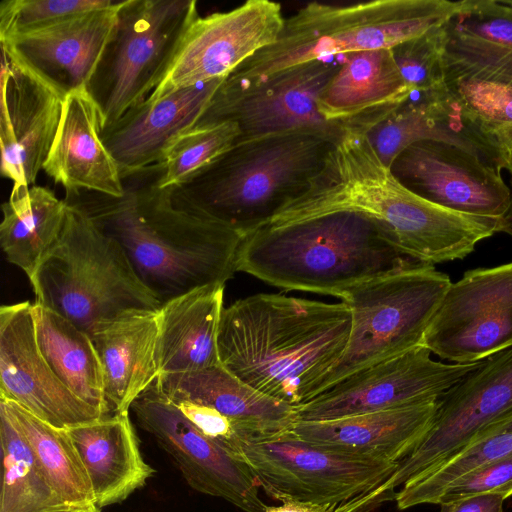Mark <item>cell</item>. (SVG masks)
<instances>
[{
    "label": "cell",
    "instance_id": "29",
    "mask_svg": "<svg viewBox=\"0 0 512 512\" xmlns=\"http://www.w3.org/2000/svg\"><path fill=\"white\" fill-rule=\"evenodd\" d=\"M66 431L88 473L99 509L123 502L154 475L141 455L129 412L106 415Z\"/></svg>",
    "mask_w": 512,
    "mask_h": 512
},
{
    "label": "cell",
    "instance_id": "35",
    "mask_svg": "<svg viewBox=\"0 0 512 512\" xmlns=\"http://www.w3.org/2000/svg\"><path fill=\"white\" fill-rule=\"evenodd\" d=\"M2 486L0 512H48L66 506L26 440L0 408Z\"/></svg>",
    "mask_w": 512,
    "mask_h": 512
},
{
    "label": "cell",
    "instance_id": "42",
    "mask_svg": "<svg viewBox=\"0 0 512 512\" xmlns=\"http://www.w3.org/2000/svg\"><path fill=\"white\" fill-rule=\"evenodd\" d=\"M505 498L499 494L487 493L457 501L452 512H504Z\"/></svg>",
    "mask_w": 512,
    "mask_h": 512
},
{
    "label": "cell",
    "instance_id": "17",
    "mask_svg": "<svg viewBox=\"0 0 512 512\" xmlns=\"http://www.w3.org/2000/svg\"><path fill=\"white\" fill-rule=\"evenodd\" d=\"M390 168L409 190L452 211L501 218L510 206L501 170L447 142H416Z\"/></svg>",
    "mask_w": 512,
    "mask_h": 512
},
{
    "label": "cell",
    "instance_id": "27",
    "mask_svg": "<svg viewBox=\"0 0 512 512\" xmlns=\"http://www.w3.org/2000/svg\"><path fill=\"white\" fill-rule=\"evenodd\" d=\"M89 335L101 361L110 414L130 412L160 376L159 310L125 311L98 323Z\"/></svg>",
    "mask_w": 512,
    "mask_h": 512
},
{
    "label": "cell",
    "instance_id": "11",
    "mask_svg": "<svg viewBox=\"0 0 512 512\" xmlns=\"http://www.w3.org/2000/svg\"><path fill=\"white\" fill-rule=\"evenodd\" d=\"M339 65L312 61L254 87L220 85L194 126L234 123L240 133L236 144L296 134L337 142L344 131L324 119L317 101Z\"/></svg>",
    "mask_w": 512,
    "mask_h": 512
},
{
    "label": "cell",
    "instance_id": "48",
    "mask_svg": "<svg viewBox=\"0 0 512 512\" xmlns=\"http://www.w3.org/2000/svg\"><path fill=\"white\" fill-rule=\"evenodd\" d=\"M502 2L509 8L512 12V0H502Z\"/></svg>",
    "mask_w": 512,
    "mask_h": 512
},
{
    "label": "cell",
    "instance_id": "21",
    "mask_svg": "<svg viewBox=\"0 0 512 512\" xmlns=\"http://www.w3.org/2000/svg\"><path fill=\"white\" fill-rule=\"evenodd\" d=\"M511 409L512 347H509L482 360L438 399L434 421L418 446V454L427 464H440Z\"/></svg>",
    "mask_w": 512,
    "mask_h": 512
},
{
    "label": "cell",
    "instance_id": "30",
    "mask_svg": "<svg viewBox=\"0 0 512 512\" xmlns=\"http://www.w3.org/2000/svg\"><path fill=\"white\" fill-rule=\"evenodd\" d=\"M226 284L195 288L159 309L158 364L161 374L220 365L218 335Z\"/></svg>",
    "mask_w": 512,
    "mask_h": 512
},
{
    "label": "cell",
    "instance_id": "28",
    "mask_svg": "<svg viewBox=\"0 0 512 512\" xmlns=\"http://www.w3.org/2000/svg\"><path fill=\"white\" fill-rule=\"evenodd\" d=\"M156 386L168 399L218 411L234 423L242 441L290 431L297 422L296 407L257 391L221 364L196 372L161 374Z\"/></svg>",
    "mask_w": 512,
    "mask_h": 512
},
{
    "label": "cell",
    "instance_id": "32",
    "mask_svg": "<svg viewBox=\"0 0 512 512\" xmlns=\"http://www.w3.org/2000/svg\"><path fill=\"white\" fill-rule=\"evenodd\" d=\"M33 316L39 349L57 377L78 398L110 415L103 369L90 335L35 302Z\"/></svg>",
    "mask_w": 512,
    "mask_h": 512
},
{
    "label": "cell",
    "instance_id": "5",
    "mask_svg": "<svg viewBox=\"0 0 512 512\" xmlns=\"http://www.w3.org/2000/svg\"><path fill=\"white\" fill-rule=\"evenodd\" d=\"M449 0H374L351 5L311 2L285 18L277 40L222 82L250 88L275 75L334 55L392 49L441 25L461 5Z\"/></svg>",
    "mask_w": 512,
    "mask_h": 512
},
{
    "label": "cell",
    "instance_id": "26",
    "mask_svg": "<svg viewBox=\"0 0 512 512\" xmlns=\"http://www.w3.org/2000/svg\"><path fill=\"white\" fill-rule=\"evenodd\" d=\"M100 111L87 89L66 95L61 121L43 170L66 190L112 197L124 194L119 167L102 137Z\"/></svg>",
    "mask_w": 512,
    "mask_h": 512
},
{
    "label": "cell",
    "instance_id": "7",
    "mask_svg": "<svg viewBox=\"0 0 512 512\" xmlns=\"http://www.w3.org/2000/svg\"><path fill=\"white\" fill-rule=\"evenodd\" d=\"M60 236L30 283L35 303L83 331L134 309L161 303L138 278L122 248L77 205L67 202Z\"/></svg>",
    "mask_w": 512,
    "mask_h": 512
},
{
    "label": "cell",
    "instance_id": "44",
    "mask_svg": "<svg viewBox=\"0 0 512 512\" xmlns=\"http://www.w3.org/2000/svg\"><path fill=\"white\" fill-rule=\"evenodd\" d=\"M491 131L500 149L505 169L512 175V127H500Z\"/></svg>",
    "mask_w": 512,
    "mask_h": 512
},
{
    "label": "cell",
    "instance_id": "37",
    "mask_svg": "<svg viewBox=\"0 0 512 512\" xmlns=\"http://www.w3.org/2000/svg\"><path fill=\"white\" fill-rule=\"evenodd\" d=\"M112 0H3L0 39L42 29L93 11L115 6Z\"/></svg>",
    "mask_w": 512,
    "mask_h": 512
},
{
    "label": "cell",
    "instance_id": "47",
    "mask_svg": "<svg viewBox=\"0 0 512 512\" xmlns=\"http://www.w3.org/2000/svg\"><path fill=\"white\" fill-rule=\"evenodd\" d=\"M441 508H440V512H452L453 508H454V504H442L440 505Z\"/></svg>",
    "mask_w": 512,
    "mask_h": 512
},
{
    "label": "cell",
    "instance_id": "4",
    "mask_svg": "<svg viewBox=\"0 0 512 512\" xmlns=\"http://www.w3.org/2000/svg\"><path fill=\"white\" fill-rule=\"evenodd\" d=\"M414 262L384 223L340 211L267 224L245 235L237 271L281 289L340 298L355 285Z\"/></svg>",
    "mask_w": 512,
    "mask_h": 512
},
{
    "label": "cell",
    "instance_id": "16",
    "mask_svg": "<svg viewBox=\"0 0 512 512\" xmlns=\"http://www.w3.org/2000/svg\"><path fill=\"white\" fill-rule=\"evenodd\" d=\"M0 399L58 429L105 416L73 394L42 355L30 301L0 308Z\"/></svg>",
    "mask_w": 512,
    "mask_h": 512
},
{
    "label": "cell",
    "instance_id": "3",
    "mask_svg": "<svg viewBox=\"0 0 512 512\" xmlns=\"http://www.w3.org/2000/svg\"><path fill=\"white\" fill-rule=\"evenodd\" d=\"M340 211L384 223L407 257L432 266L464 259L486 234L484 217L444 208L405 187L367 135L355 131H344L305 190L267 224Z\"/></svg>",
    "mask_w": 512,
    "mask_h": 512
},
{
    "label": "cell",
    "instance_id": "39",
    "mask_svg": "<svg viewBox=\"0 0 512 512\" xmlns=\"http://www.w3.org/2000/svg\"><path fill=\"white\" fill-rule=\"evenodd\" d=\"M444 83L460 105L490 131L512 127V86L467 79Z\"/></svg>",
    "mask_w": 512,
    "mask_h": 512
},
{
    "label": "cell",
    "instance_id": "38",
    "mask_svg": "<svg viewBox=\"0 0 512 512\" xmlns=\"http://www.w3.org/2000/svg\"><path fill=\"white\" fill-rule=\"evenodd\" d=\"M391 50L402 77L413 92L444 84L440 25Z\"/></svg>",
    "mask_w": 512,
    "mask_h": 512
},
{
    "label": "cell",
    "instance_id": "8",
    "mask_svg": "<svg viewBox=\"0 0 512 512\" xmlns=\"http://www.w3.org/2000/svg\"><path fill=\"white\" fill-rule=\"evenodd\" d=\"M451 283L434 266L414 262L344 292L340 299L351 313L348 343L321 393L360 369L423 345Z\"/></svg>",
    "mask_w": 512,
    "mask_h": 512
},
{
    "label": "cell",
    "instance_id": "46",
    "mask_svg": "<svg viewBox=\"0 0 512 512\" xmlns=\"http://www.w3.org/2000/svg\"><path fill=\"white\" fill-rule=\"evenodd\" d=\"M48 512H100L96 505L91 506H66L60 509L51 510Z\"/></svg>",
    "mask_w": 512,
    "mask_h": 512
},
{
    "label": "cell",
    "instance_id": "34",
    "mask_svg": "<svg viewBox=\"0 0 512 512\" xmlns=\"http://www.w3.org/2000/svg\"><path fill=\"white\" fill-rule=\"evenodd\" d=\"M512 455V409L482 428L449 459L409 479L395 493L399 510L421 504H438L457 480Z\"/></svg>",
    "mask_w": 512,
    "mask_h": 512
},
{
    "label": "cell",
    "instance_id": "25",
    "mask_svg": "<svg viewBox=\"0 0 512 512\" xmlns=\"http://www.w3.org/2000/svg\"><path fill=\"white\" fill-rule=\"evenodd\" d=\"M438 400L326 421H297L301 439L356 457L398 464L432 426Z\"/></svg>",
    "mask_w": 512,
    "mask_h": 512
},
{
    "label": "cell",
    "instance_id": "31",
    "mask_svg": "<svg viewBox=\"0 0 512 512\" xmlns=\"http://www.w3.org/2000/svg\"><path fill=\"white\" fill-rule=\"evenodd\" d=\"M66 211L65 200L36 185L14 184L9 199L2 204L1 248L6 260L20 268L30 283L58 240Z\"/></svg>",
    "mask_w": 512,
    "mask_h": 512
},
{
    "label": "cell",
    "instance_id": "41",
    "mask_svg": "<svg viewBox=\"0 0 512 512\" xmlns=\"http://www.w3.org/2000/svg\"><path fill=\"white\" fill-rule=\"evenodd\" d=\"M168 400L177 407L200 432L237 457L238 447L242 440L236 426L231 420L213 408L201 404L183 399Z\"/></svg>",
    "mask_w": 512,
    "mask_h": 512
},
{
    "label": "cell",
    "instance_id": "19",
    "mask_svg": "<svg viewBox=\"0 0 512 512\" xmlns=\"http://www.w3.org/2000/svg\"><path fill=\"white\" fill-rule=\"evenodd\" d=\"M366 135L388 167L410 145L431 140L456 145L490 166L505 168L492 131L460 105L445 83L413 92L406 103Z\"/></svg>",
    "mask_w": 512,
    "mask_h": 512
},
{
    "label": "cell",
    "instance_id": "15",
    "mask_svg": "<svg viewBox=\"0 0 512 512\" xmlns=\"http://www.w3.org/2000/svg\"><path fill=\"white\" fill-rule=\"evenodd\" d=\"M281 5L248 0L226 11L198 16L185 32L168 69L149 95L226 78L255 53L273 44L284 25Z\"/></svg>",
    "mask_w": 512,
    "mask_h": 512
},
{
    "label": "cell",
    "instance_id": "43",
    "mask_svg": "<svg viewBox=\"0 0 512 512\" xmlns=\"http://www.w3.org/2000/svg\"><path fill=\"white\" fill-rule=\"evenodd\" d=\"M338 505L302 501H286L279 506H267L265 512H336Z\"/></svg>",
    "mask_w": 512,
    "mask_h": 512
},
{
    "label": "cell",
    "instance_id": "14",
    "mask_svg": "<svg viewBox=\"0 0 512 512\" xmlns=\"http://www.w3.org/2000/svg\"><path fill=\"white\" fill-rule=\"evenodd\" d=\"M140 428L172 458L188 485L244 512H265L260 484L247 463L200 432L157 388L131 405Z\"/></svg>",
    "mask_w": 512,
    "mask_h": 512
},
{
    "label": "cell",
    "instance_id": "45",
    "mask_svg": "<svg viewBox=\"0 0 512 512\" xmlns=\"http://www.w3.org/2000/svg\"><path fill=\"white\" fill-rule=\"evenodd\" d=\"M499 232L507 233L512 237V197L507 212L500 219Z\"/></svg>",
    "mask_w": 512,
    "mask_h": 512
},
{
    "label": "cell",
    "instance_id": "33",
    "mask_svg": "<svg viewBox=\"0 0 512 512\" xmlns=\"http://www.w3.org/2000/svg\"><path fill=\"white\" fill-rule=\"evenodd\" d=\"M0 408L28 443L61 500L70 506L95 505L88 473L66 429L43 422L12 401L0 399Z\"/></svg>",
    "mask_w": 512,
    "mask_h": 512
},
{
    "label": "cell",
    "instance_id": "22",
    "mask_svg": "<svg viewBox=\"0 0 512 512\" xmlns=\"http://www.w3.org/2000/svg\"><path fill=\"white\" fill-rule=\"evenodd\" d=\"M224 79L149 96L103 129V143L122 179L159 164L169 143L196 124Z\"/></svg>",
    "mask_w": 512,
    "mask_h": 512
},
{
    "label": "cell",
    "instance_id": "13",
    "mask_svg": "<svg viewBox=\"0 0 512 512\" xmlns=\"http://www.w3.org/2000/svg\"><path fill=\"white\" fill-rule=\"evenodd\" d=\"M424 345L360 369L297 407V421H326L438 400L480 363L445 364Z\"/></svg>",
    "mask_w": 512,
    "mask_h": 512
},
{
    "label": "cell",
    "instance_id": "6",
    "mask_svg": "<svg viewBox=\"0 0 512 512\" xmlns=\"http://www.w3.org/2000/svg\"><path fill=\"white\" fill-rule=\"evenodd\" d=\"M336 142L296 134L235 144L178 187L175 200L247 235L301 194Z\"/></svg>",
    "mask_w": 512,
    "mask_h": 512
},
{
    "label": "cell",
    "instance_id": "40",
    "mask_svg": "<svg viewBox=\"0 0 512 512\" xmlns=\"http://www.w3.org/2000/svg\"><path fill=\"white\" fill-rule=\"evenodd\" d=\"M494 493L505 499L512 495V455L465 475L441 496L438 505L452 504L475 495Z\"/></svg>",
    "mask_w": 512,
    "mask_h": 512
},
{
    "label": "cell",
    "instance_id": "2",
    "mask_svg": "<svg viewBox=\"0 0 512 512\" xmlns=\"http://www.w3.org/2000/svg\"><path fill=\"white\" fill-rule=\"evenodd\" d=\"M351 313L344 302L258 293L224 308L221 365L257 391L299 407L321 393L343 356Z\"/></svg>",
    "mask_w": 512,
    "mask_h": 512
},
{
    "label": "cell",
    "instance_id": "36",
    "mask_svg": "<svg viewBox=\"0 0 512 512\" xmlns=\"http://www.w3.org/2000/svg\"><path fill=\"white\" fill-rule=\"evenodd\" d=\"M239 134L231 122L194 126L183 131L169 143L157 164L158 186L178 187L189 181L230 150Z\"/></svg>",
    "mask_w": 512,
    "mask_h": 512
},
{
    "label": "cell",
    "instance_id": "1",
    "mask_svg": "<svg viewBox=\"0 0 512 512\" xmlns=\"http://www.w3.org/2000/svg\"><path fill=\"white\" fill-rule=\"evenodd\" d=\"M157 165L123 179L124 194L82 191L66 196L122 248L135 273L161 305L237 271L244 234L179 204L160 188Z\"/></svg>",
    "mask_w": 512,
    "mask_h": 512
},
{
    "label": "cell",
    "instance_id": "12",
    "mask_svg": "<svg viewBox=\"0 0 512 512\" xmlns=\"http://www.w3.org/2000/svg\"><path fill=\"white\" fill-rule=\"evenodd\" d=\"M423 345L457 364L480 362L512 347V262L468 270L451 283Z\"/></svg>",
    "mask_w": 512,
    "mask_h": 512
},
{
    "label": "cell",
    "instance_id": "18",
    "mask_svg": "<svg viewBox=\"0 0 512 512\" xmlns=\"http://www.w3.org/2000/svg\"><path fill=\"white\" fill-rule=\"evenodd\" d=\"M0 73L2 176L34 184L61 121L65 96L5 49Z\"/></svg>",
    "mask_w": 512,
    "mask_h": 512
},
{
    "label": "cell",
    "instance_id": "20",
    "mask_svg": "<svg viewBox=\"0 0 512 512\" xmlns=\"http://www.w3.org/2000/svg\"><path fill=\"white\" fill-rule=\"evenodd\" d=\"M123 1L49 27L0 39L1 48L65 97L73 91L87 89L113 36Z\"/></svg>",
    "mask_w": 512,
    "mask_h": 512
},
{
    "label": "cell",
    "instance_id": "10",
    "mask_svg": "<svg viewBox=\"0 0 512 512\" xmlns=\"http://www.w3.org/2000/svg\"><path fill=\"white\" fill-rule=\"evenodd\" d=\"M237 457L248 464L264 492L282 503L339 506L379 485L397 467L325 449L292 430L242 441Z\"/></svg>",
    "mask_w": 512,
    "mask_h": 512
},
{
    "label": "cell",
    "instance_id": "9",
    "mask_svg": "<svg viewBox=\"0 0 512 512\" xmlns=\"http://www.w3.org/2000/svg\"><path fill=\"white\" fill-rule=\"evenodd\" d=\"M198 16L195 0L123 1L113 36L87 86L102 130L149 97Z\"/></svg>",
    "mask_w": 512,
    "mask_h": 512
},
{
    "label": "cell",
    "instance_id": "23",
    "mask_svg": "<svg viewBox=\"0 0 512 512\" xmlns=\"http://www.w3.org/2000/svg\"><path fill=\"white\" fill-rule=\"evenodd\" d=\"M412 93L391 49L360 51L344 55L317 108L326 121L343 131L367 134Z\"/></svg>",
    "mask_w": 512,
    "mask_h": 512
},
{
    "label": "cell",
    "instance_id": "24",
    "mask_svg": "<svg viewBox=\"0 0 512 512\" xmlns=\"http://www.w3.org/2000/svg\"><path fill=\"white\" fill-rule=\"evenodd\" d=\"M440 32L444 81L512 86V12L502 0H462Z\"/></svg>",
    "mask_w": 512,
    "mask_h": 512
}]
</instances>
